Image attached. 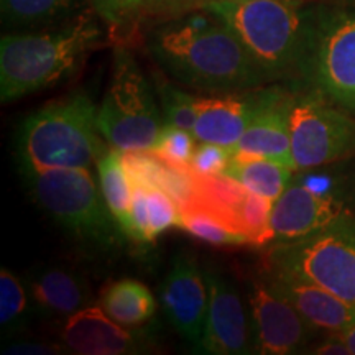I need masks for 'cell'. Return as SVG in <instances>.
<instances>
[{"instance_id":"ac0fdd59","label":"cell","mask_w":355,"mask_h":355,"mask_svg":"<svg viewBox=\"0 0 355 355\" xmlns=\"http://www.w3.org/2000/svg\"><path fill=\"white\" fill-rule=\"evenodd\" d=\"M35 309L48 316H66L94 304L89 283L73 270L53 266L40 270L26 283Z\"/></svg>"},{"instance_id":"8fae6325","label":"cell","mask_w":355,"mask_h":355,"mask_svg":"<svg viewBox=\"0 0 355 355\" xmlns=\"http://www.w3.org/2000/svg\"><path fill=\"white\" fill-rule=\"evenodd\" d=\"M159 300L168 322L199 352L209 308V286L206 272L193 255L184 252L175 255L159 286Z\"/></svg>"},{"instance_id":"d6a6232c","label":"cell","mask_w":355,"mask_h":355,"mask_svg":"<svg viewBox=\"0 0 355 355\" xmlns=\"http://www.w3.org/2000/svg\"><path fill=\"white\" fill-rule=\"evenodd\" d=\"M340 336H343L344 343L347 344V347L350 350V355H355V324L352 327H350V329L344 331Z\"/></svg>"},{"instance_id":"4dcf8cb0","label":"cell","mask_w":355,"mask_h":355,"mask_svg":"<svg viewBox=\"0 0 355 355\" xmlns=\"http://www.w3.org/2000/svg\"><path fill=\"white\" fill-rule=\"evenodd\" d=\"M6 354H19V355H51V354H61V345L55 344H37V343H21L10 345L3 350Z\"/></svg>"},{"instance_id":"7a4b0ae2","label":"cell","mask_w":355,"mask_h":355,"mask_svg":"<svg viewBox=\"0 0 355 355\" xmlns=\"http://www.w3.org/2000/svg\"><path fill=\"white\" fill-rule=\"evenodd\" d=\"M97 19L94 10H87L44 32L3 33L0 38V99L3 104L73 76L104 38Z\"/></svg>"},{"instance_id":"f1b7e54d","label":"cell","mask_w":355,"mask_h":355,"mask_svg":"<svg viewBox=\"0 0 355 355\" xmlns=\"http://www.w3.org/2000/svg\"><path fill=\"white\" fill-rule=\"evenodd\" d=\"M232 159V152L225 146L199 141L191 157L189 165L196 173L201 175H219L224 173Z\"/></svg>"},{"instance_id":"f546056e","label":"cell","mask_w":355,"mask_h":355,"mask_svg":"<svg viewBox=\"0 0 355 355\" xmlns=\"http://www.w3.org/2000/svg\"><path fill=\"white\" fill-rule=\"evenodd\" d=\"M311 354H331V355H349L350 350L347 347V344L344 343L343 336L340 334H329L326 336L324 339L314 347H311V350H308Z\"/></svg>"},{"instance_id":"cb8c5ba5","label":"cell","mask_w":355,"mask_h":355,"mask_svg":"<svg viewBox=\"0 0 355 355\" xmlns=\"http://www.w3.org/2000/svg\"><path fill=\"white\" fill-rule=\"evenodd\" d=\"M180 229L209 245H248L245 235L229 229L207 211L196 206L180 209Z\"/></svg>"},{"instance_id":"d4e9b609","label":"cell","mask_w":355,"mask_h":355,"mask_svg":"<svg viewBox=\"0 0 355 355\" xmlns=\"http://www.w3.org/2000/svg\"><path fill=\"white\" fill-rule=\"evenodd\" d=\"M99 20L117 37H127L148 12L145 0H86Z\"/></svg>"},{"instance_id":"484cf974","label":"cell","mask_w":355,"mask_h":355,"mask_svg":"<svg viewBox=\"0 0 355 355\" xmlns=\"http://www.w3.org/2000/svg\"><path fill=\"white\" fill-rule=\"evenodd\" d=\"M158 99L165 123L183 130H194L198 121L199 96L186 92L171 83L162 81L158 83Z\"/></svg>"},{"instance_id":"44dd1931","label":"cell","mask_w":355,"mask_h":355,"mask_svg":"<svg viewBox=\"0 0 355 355\" xmlns=\"http://www.w3.org/2000/svg\"><path fill=\"white\" fill-rule=\"evenodd\" d=\"M97 173L105 202L128 239L132 230L133 183L123 166L121 152L110 146L97 162Z\"/></svg>"},{"instance_id":"8992f818","label":"cell","mask_w":355,"mask_h":355,"mask_svg":"<svg viewBox=\"0 0 355 355\" xmlns=\"http://www.w3.org/2000/svg\"><path fill=\"white\" fill-rule=\"evenodd\" d=\"M99 130L109 146L119 152L152 150L165 127L152 86L130 50H114L112 76L97 107Z\"/></svg>"},{"instance_id":"9a60e30c","label":"cell","mask_w":355,"mask_h":355,"mask_svg":"<svg viewBox=\"0 0 355 355\" xmlns=\"http://www.w3.org/2000/svg\"><path fill=\"white\" fill-rule=\"evenodd\" d=\"M265 278L318 331L343 334L355 324V306L318 283L272 265L266 266Z\"/></svg>"},{"instance_id":"30bf717a","label":"cell","mask_w":355,"mask_h":355,"mask_svg":"<svg viewBox=\"0 0 355 355\" xmlns=\"http://www.w3.org/2000/svg\"><path fill=\"white\" fill-rule=\"evenodd\" d=\"M248 309L255 334V352L266 355H288L309 347L318 329L283 298L268 279L252 282Z\"/></svg>"},{"instance_id":"d6986e66","label":"cell","mask_w":355,"mask_h":355,"mask_svg":"<svg viewBox=\"0 0 355 355\" xmlns=\"http://www.w3.org/2000/svg\"><path fill=\"white\" fill-rule=\"evenodd\" d=\"M101 306L115 322L137 329L152 321L157 313V300L150 288L133 278L115 279L99 296Z\"/></svg>"},{"instance_id":"83f0119b","label":"cell","mask_w":355,"mask_h":355,"mask_svg":"<svg viewBox=\"0 0 355 355\" xmlns=\"http://www.w3.org/2000/svg\"><path fill=\"white\" fill-rule=\"evenodd\" d=\"M153 150L165 155L173 162L189 165L191 157L196 150V137L193 135V132L165 123V127L159 132L157 145L153 146Z\"/></svg>"},{"instance_id":"7c38bea8","label":"cell","mask_w":355,"mask_h":355,"mask_svg":"<svg viewBox=\"0 0 355 355\" xmlns=\"http://www.w3.org/2000/svg\"><path fill=\"white\" fill-rule=\"evenodd\" d=\"M209 286L206 329L199 352L243 355L255 352V334L250 309L232 282L216 272H206Z\"/></svg>"},{"instance_id":"9c48e42d","label":"cell","mask_w":355,"mask_h":355,"mask_svg":"<svg viewBox=\"0 0 355 355\" xmlns=\"http://www.w3.org/2000/svg\"><path fill=\"white\" fill-rule=\"evenodd\" d=\"M290 123L296 170L329 165L355 153V115L314 92L295 94Z\"/></svg>"},{"instance_id":"52a82bcc","label":"cell","mask_w":355,"mask_h":355,"mask_svg":"<svg viewBox=\"0 0 355 355\" xmlns=\"http://www.w3.org/2000/svg\"><path fill=\"white\" fill-rule=\"evenodd\" d=\"M300 78L311 92L355 115V8L313 7Z\"/></svg>"},{"instance_id":"277c9868","label":"cell","mask_w":355,"mask_h":355,"mask_svg":"<svg viewBox=\"0 0 355 355\" xmlns=\"http://www.w3.org/2000/svg\"><path fill=\"white\" fill-rule=\"evenodd\" d=\"M109 148L96 104L84 92L37 110L25 119L17 137L20 165L38 168H91Z\"/></svg>"},{"instance_id":"7402d4cb","label":"cell","mask_w":355,"mask_h":355,"mask_svg":"<svg viewBox=\"0 0 355 355\" xmlns=\"http://www.w3.org/2000/svg\"><path fill=\"white\" fill-rule=\"evenodd\" d=\"M81 0H0L8 28L32 30L55 25L76 15Z\"/></svg>"},{"instance_id":"4316f807","label":"cell","mask_w":355,"mask_h":355,"mask_svg":"<svg viewBox=\"0 0 355 355\" xmlns=\"http://www.w3.org/2000/svg\"><path fill=\"white\" fill-rule=\"evenodd\" d=\"M146 209L155 242L168 229L180 227V207L165 191L146 188Z\"/></svg>"},{"instance_id":"3957f363","label":"cell","mask_w":355,"mask_h":355,"mask_svg":"<svg viewBox=\"0 0 355 355\" xmlns=\"http://www.w3.org/2000/svg\"><path fill=\"white\" fill-rule=\"evenodd\" d=\"M224 20L266 81L301 76L313 7L300 0H201Z\"/></svg>"},{"instance_id":"ffe728a7","label":"cell","mask_w":355,"mask_h":355,"mask_svg":"<svg viewBox=\"0 0 355 355\" xmlns=\"http://www.w3.org/2000/svg\"><path fill=\"white\" fill-rule=\"evenodd\" d=\"M293 171V168L270 158L232 155L224 175L237 180L252 193L277 201L290 186Z\"/></svg>"},{"instance_id":"2e32d148","label":"cell","mask_w":355,"mask_h":355,"mask_svg":"<svg viewBox=\"0 0 355 355\" xmlns=\"http://www.w3.org/2000/svg\"><path fill=\"white\" fill-rule=\"evenodd\" d=\"M60 337L64 347L81 355H128L145 347L144 336L115 322L101 304L71 314Z\"/></svg>"},{"instance_id":"603a6c76","label":"cell","mask_w":355,"mask_h":355,"mask_svg":"<svg viewBox=\"0 0 355 355\" xmlns=\"http://www.w3.org/2000/svg\"><path fill=\"white\" fill-rule=\"evenodd\" d=\"M35 303L28 286L10 270L0 272V327L3 334L24 331L32 319Z\"/></svg>"},{"instance_id":"5b68a950","label":"cell","mask_w":355,"mask_h":355,"mask_svg":"<svg viewBox=\"0 0 355 355\" xmlns=\"http://www.w3.org/2000/svg\"><path fill=\"white\" fill-rule=\"evenodd\" d=\"M20 170L35 201L83 245L110 252L123 243L125 234L89 168L20 165Z\"/></svg>"},{"instance_id":"e575fe53","label":"cell","mask_w":355,"mask_h":355,"mask_svg":"<svg viewBox=\"0 0 355 355\" xmlns=\"http://www.w3.org/2000/svg\"><path fill=\"white\" fill-rule=\"evenodd\" d=\"M300 2H306V0H300Z\"/></svg>"},{"instance_id":"e0dca14e","label":"cell","mask_w":355,"mask_h":355,"mask_svg":"<svg viewBox=\"0 0 355 355\" xmlns=\"http://www.w3.org/2000/svg\"><path fill=\"white\" fill-rule=\"evenodd\" d=\"M263 96L265 87H257L216 97H199L193 135L198 141L232 150L259 112Z\"/></svg>"},{"instance_id":"4fadbf2b","label":"cell","mask_w":355,"mask_h":355,"mask_svg":"<svg viewBox=\"0 0 355 355\" xmlns=\"http://www.w3.org/2000/svg\"><path fill=\"white\" fill-rule=\"evenodd\" d=\"M345 214H349L347 207L336 196L316 193L300 181L290 183L273 204L272 247L309 237Z\"/></svg>"},{"instance_id":"5bb4252c","label":"cell","mask_w":355,"mask_h":355,"mask_svg":"<svg viewBox=\"0 0 355 355\" xmlns=\"http://www.w3.org/2000/svg\"><path fill=\"white\" fill-rule=\"evenodd\" d=\"M295 94L283 87H265L261 105L241 140L230 152L239 157L270 158L293 168L291 157V107Z\"/></svg>"},{"instance_id":"ba28073f","label":"cell","mask_w":355,"mask_h":355,"mask_svg":"<svg viewBox=\"0 0 355 355\" xmlns=\"http://www.w3.org/2000/svg\"><path fill=\"white\" fill-rule=\"evenodd\" d=\"M268 265L300 275L355 306V216L286 245L270 247Z\"/></svg>"},{"instance_id":"836d02e7","label":"cell","mask_w":355,"mask_h":355,"mask_svg":"<svg viewBox=\"0 0 355 355\" xmlns=\"http://www.w3.org/2000/svg\"><path fill=\"white\" fill-rule=\"evenodd\" d=\"M337 2H339V6L355 8V0H337Z\"/></svg>"},{"instance_id":"6da1fadb","label":"cell","mask_w":355,"mask_h":355,"mask_svg":"<svg viewBox=\"0 0 355 355\" xmlns=\"http://www.w3.org/2000/svg\"><path fill=\"white\" fill-rule=\"evenodd\" d=\"M146 48L168 76L196 91L230 94L268 83L227 24L201 7L153 26Z\"/></svg>"},{"instance_id":"1f68e13d","label":"cell","mask_w":355,"mask_h":355,"mask_svg":"<svg viewBox=\"0 0 355 355\" xmlns=\"http://www.w3.org/2000/svg\"><path fill=\"white\" fill-rule=\"evenodd\" d=\"M148 12H168V10H178L186 0H145Z\"/></svg>"}]
</instances>
